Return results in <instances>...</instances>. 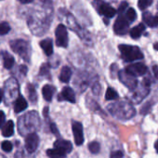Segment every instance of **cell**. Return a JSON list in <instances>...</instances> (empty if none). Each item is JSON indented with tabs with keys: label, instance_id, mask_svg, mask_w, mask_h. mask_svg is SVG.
<instances>
[{
	"label": "cell",
	"instance_id": "4",
	"mask_svg": "<svg viewBox=\"0 0 158 158\" xmlns=\"http://www.w3.org/2000/svg\"><path fill=\"white\" fill-rule=\"evenodd\" d=\"M128 27H129V24L127 23V20H126L125 17L121 16L116 19L114 25V31L116 35H124L127 33Z\"/></svg>",
	"mask_w": 158,
	"mask_h": 158
},
{
	"label": "cell",
	"instance_id": "27",
	"mask_svg": "<svg viewBox=\"0 0 158 158\" xmlns=\"http://www.w3.org/2000/svg\"><path fill=\"white\" fill-rule=\"evenodd\" d=\"M1 147H2V150H3L4 152H10V151L12 150V144H11V142L9 141V140L3 141L2 144H1Z\"/></svg>",
	"mask_w": 158,
	"mask_h": 158
},
{
	"label": "cell",
	"instance_id": "25",
	"mask_svg": "<svg viewBox=\"0 0 158 158\" xmlns=\"http://www.w3.org/2000/svg\"><path fill=\"white\" fill-rule=\"evenodd\" d=\"M127 19L129 22H134L137 19V13H136L134 9L130 8V9L127 10Z\"/></svg>",
	"mask_w": 158,
	"mask_h": 158
},
{
	"label": "cell",
	"instance_id": "29",
	"mask_svg": "<svg viewBox=\"0 0 158 158\" xmlns=\"http://www.w3.org/2000/svg\"><path fill=\"white\" fill-rule=\"evenodd\" d=\"M5 118H6L5 114L2 111H0V127H3V125L5 123Z\"/></svg>",
	"mask_w": 158,
	"mask_h": 158
},
{
	"label": "cell",
	"instance_id": "8",
	"mask_svg": "<svg viewBox=\"0 0 158 158\" xmlns=\"http://www.w3.org/2000/svg\"><path fill=\"white\" fill-rule=\"evenodd\" d=\"M119 79L124 83V85H126L130 89H134L137 86V80L135 76L126 72V70L119 73Z\"/></svg>",
	"mask_w": 158,
	"mask_h": 158
},
{
	"label": "cell",
	"instance_id": "35",
	"mask_svg": "<svg viewBox=\"0 0 158 158\" xmlns=\"http://www.w3.org/2000/svg\"><path fill=\"white\" fill-rule=\"evenodd\" d=\"M21 71H22L23 73H27V68H26V66L22 65V66H21Z\"/></svg>",
	"mask_w": 158,
	"mask_h": 158
},
{
	"label": "cell",
	"instance_id": "1",
	"mask_svg": "<svg viewBox=\"0 0 158 158\" xmlns=\"http://www.w3.org/2000/svg\"><path fill=\"white\" fill-rule=\"evenodd\" d=\"M118 48L121 52L122 58L126 61H134L143 58V54L138 47L130 45H120Z\"/></svg>",
	"mask_w": 158,
	"mask_h": 158
},
{
	"label": "cell",
	"instance_id": "36",
	"mask_svg": "<svg viewBox=\"0 0 158 158\" xmlns=\"http://www.w3.org/2000/svg\"><path fill=\"white\" fill-rule=\"evenodd\" d=\"M48 107H46L45 109H44V115L47 117L48 116Z\"/></svg>",
	"mask_w": 158,
	"mask_h": 158
},
{
	"label": "cell",
	"instance_id": "12",
	"mask_svg": "<svg viewBox=\"0 0 158 158\" xmlns=\"http://www.w3.org/2000/svg\"><path fill=\"white\" fill-rule=\"evenodd\" d=\"M40 47L42 48V49L44 50L45 54L47 56H50L53 53V44H52V40L50 38H47L44 39L40 42Z\"/></svg>",
	"mask_w": 158,
	"mask_h": 158
},
{
	"label": "cell",
	"instance_id": "18",
	"mask_svg": "<svg viewBox=\"0 0 158 158\" xmlns=\"http://www.w3.org/2000/svg\"><path fill=\"white\" fill-rule=\"evenodd\" d=\"M144 31H145V26L142 23H139L130 30V36L134 39H137L140 37V35H142Z\"/></svg>",
	"mask_w": 158,
	"mask_h": 158
},
{
	"label": "cell",
	"instance_id": "37",
	"mask_svg": "<svg viewBox=\"0 0 158 158\" xmlns=\"http://www.w3.org/2000/svg\"><path fill=\"white\" fill-rule=\"evenodd\" d=\"M2 98H3V91L0 89V102H1V101H2Z\"/></svg>",
	"mask_w": 158,
	"mask_h": 158
},
{
	"label": "cell",
	"instance_id": "39",
	"mask_svg": "<svg viewBox=\"0 0 158 158\" xmlns=\"http://www.w3.org/2000/svg\"><path fill=\"white\" fill-rule=\"evenodd\" d=\"M155 150L157 151V152H158V140L156 141V143H155Z\"/></svg>",
	"mask_w": 158,
	"mask_h": 158
},
{
	"label": "cell",
	"instance_id": "13",
	"mask_svg": "<svg viewBox=\"0 0 158 158\" xmlns=\"http://www.w3.org/2000/svg\"><path fill=\"white\" fill-rule=\"evenodd\" d=\"M143 20L151 27H155L158 25V14H156L155 16H152L150 14V12H144Z\"/></svg>",
	"mask_w": 158,
	"mask_h": 158
},
{
	"label": "cell",
	"instance_id": "28",
	"mask_svg": "<svg viewBox=\"0 0 158 158\" xmlns=\"http://www.w3.org/2000/svg\"><path fill=\"white\" fill-rule=\"evenodd\" d=\"M123 157V152L121 151H115L111 153L110 158H122Z\"/></svg>",
	"mask_w": 158,
	"mask_h": 158
},
{
	"label": "cell",
	"instance_id": "3",
	"mask_svg": "<svg viewBox=\"0 0 158 158\" xmlns=\"http://www.w3.org/2000/svg\"><path fill=\"white\" fill-rule=\"evenodd\" d=\"M56 45L58 47L66 48L68 46V34L67 29L63 24H59L55 31Z\"/></svg>",
	"mask_w": 158,
	"mask_h": 158
},
{
	"label": "cell",
	"instance_id": "32",
	"mask_svg": "<svg viewBox=\"0 0 158 158\" xmlns=\"http://www.w3.org/2000/svg\"><path fill=\"white\" fill-rule=\"evenodd\" d=\"M152 71H153V74H154V76L158 79V65H155V66H153V68H152Z\"/></svg>",
	"mask_w": 158,
	"mask_h": 158
},
{
	"label": "cell",
	"instance_id": "26",
	"mask_svg": "<svg viewBox=\"0 0 158 158\" xmlns=\"http://www.w3.org/2000/svg\"><path fill=\"white\" fill-rule=\"evenodd\" d=\"M100 148H101L100 144L97 141H93V142L89 143V149L92 153H98L100 152Z\"/></svg>",
	"mask_w": 158,
	"mask_h": 158
},
{
	"label": "cell",
	"instance_id": "14",
	"mask_svg": "<svg viewBox=\"0 0 158 158\" xmlns=\"http://www.w3.org/2000/svg\"><path fill=\"white\" fill-rule=\"evenodd\" d=\"M27 102L25 101V99L23 96H19V98L17 99V101L15 102L14 104V112L15 113H21L23 111H24L27 108Z\"/></svg>",
	"mask_w": 158,
	"mask_h": 158
},
{
	"label": "cell",
	"instance_id": "7",
	"mask_svg": "<svg viewBox=\"0 0 158 158\" xmlns=\"http://www.w3.org/2000/svg\"><path fill=\"white\" fill-rule=\"evenodd\" d=\"M39 143V138L35 133H31L29 134L26 139H25V148L28 152L32 153L35 152L38 147Z\"/></svg>",
	"mask_w": 158,
	"mask_h": 158
},
{
	"label": "cell",
	"instance_id": "6",
	"mask_svg": "<svg viewBox=\"0 0 158 158\" xmlns=\"http://www.w3.org/2000/svg\"><path fill=\"white\" fill-rule=\"evenodd\" d=\"M126 72H127L128 73H130L133 76H140V75H143L146 73L147 66L140 62L134 63V64L128 65L126 68Z\"/></svg>",
	"mask_w": 158,
	"mask_h": 158
},
{
	"label": "cell",
	"instance_id": "23",
	"mask_svg": "<svg viewBox=\"0 0 158 158\" xmlns=\"http://www.w3.org/2000/svg\"><path fill=\"white\" fill-rule=\"evenodd\" d=\"M10 31V26L8 23L6 22L0 23V35H7Z\"/></svg>",
	"mask_w": 158,
	"mask_h": 158
},
{
	"label": "cell",
	"instance_id": "33",
	"mask_svg": "<svg viewBox=\"0 0 158 158\" xmlns=\"http://www.w3.org/2000/svg\"><path fill=\"white\" fill-rule=\"evenodd\" d=\"M50 127H51V131H52L54 134H58V129H57L55 124H51V125H50Z\"/></svg>",
	"mask_w": 158,
	"mask_h": 158
},
{
	"label": "cell",
	"instance_id": "11",
	"mask_svg": "<svg viewBox=\"0 0 158 158\" xmlns=\"http://www.w3.org/2000/svg\"><path fill=\"white\" fill-rule=\"evenodd\" d=\"M99 10H100V13L105 16L106 18H113L116 14V10L108 4H102L100 7Z\"/></svg>",
	"mask_w": 158,
	"mask_h": 158
},
{
	"label": "cell",
	"instance_id": "38",
	"mask_svg": "<svg viewBox=\"0 0 158 158\" xmlns=\"http://www.w3.org/2000/svg\"><path fill=\"white\" fill-rule=\"evenodd\" d=\"M153 47H154V49L158 51V43H156V44H154V46H153Z\"/></svg>",
	"mask_w": 158,
	"mask_h": 158
},
{
	"label": "cell",
	"instance_id": "9",
	"mask_svg": "<svg viewBox=\"0 0 158 158\" xmlns=\"http://www.w3.org/2000/svg\"><path fill=\"white\" fill-rule=\"evenodd\" d=\"M59 101H67L69 102L74 103L75 102V94H74V91L71 88H69V87L63 88L61 93L59 96Z\"/></svg>",
	"mask_w": 158,
	"mask_h": 158
},
{
	"label": "cell",
	"instance_id": "20",
	"mask_svg": "<svg viewBox=\"0 0 158 158\" xmlns=\"http://www.w3.org/2000/svg\"><path fill=\"white\" fill-rule=\"evenodd\" d=\"M14 65V58L8 52H4V67L6 69H10Z\"/></svg>",
	"mask_w": 158,
	"mask_h": 158
},
{
	"label": "cell",
	"instance_id": "19",
	"mask_svg": "<svg viewBox=\"0 0 158 158\" xmlns=\"http://www.w3.org/2000/svg\"><path fill=\"white\" fill-rule=\"evenodd\" d=\"M47 155L49 158H65L66 157V153L59 149H48L47 151Z\"/></svg>",
	"mask_w": 158,
	"mask_h": 158
},
{
	"label": "cell",
	"instance_id": "10",
	"mask_svg": "<svg viewBox=\"0 0 158 158\" xmlns=\"http://www.w3.org/2000/svg\"><path fill=\"white\" fill-rule=\"evenodd\" d=\"M54 147L56 149H59L62 152H64L65 153L71 152L73 150V145L70 141L68 140H64V139H58L55 141L54 143Z\"/></svg>",
	"mask_w": 158,
	"mask_h": 158
},
{
	"label": "cell",
	"instance_id": "17",
	"mask_svg": "<svg viewBox=\"0 0 158 158\" xmlns=\"http://www.w3.org/2000/svg\"><path fill=\"white\" fill-rule=\"evenodd\" d=\"M14 133V124L11 120L8 121L2 127V135L4 137H11Z\"/></svg>",
	"mask_w": 158,
	"mask_h": 158
},
{
	"label": "cell",
	"instance_id": "5",
	"mask_svg": "<svg viewBox=\"0 0 158 158\" xmlns=\"http://www.w3.org/2000/svg\"><path fill=\"white\" fill-rule=\"evenodd\" d=\"M73 139L76 145H81L84 142V132H83V126L79 122L73 123Z\"/></svg>",
	"mask_w": 158,
	"mask_h": 158
},
{
	"label": "cell",
	"instance_id": "16",
	"mask_svg": "<svg viewBox=\"0 0 158 158\" xmlns=\"http://www.w3.org/2000/svg\"><path fill=\"white\" fill-rule=\"evenodd\" d=\"M72 76V70L68 66H64L60 73V80L63 83H68Z\"/></svg>",
	"mask_w": 158,
	"mask_h": 158
},
{
	"label": "cell",
	"instance_id": "24",
	"mask_svg": "<svg viewBox=\"0 0 158 158\" xmlns=\"http://www.w3.org/2000/svg\"><path fill=\"white\" fill-rule=\"evenodd\" d=\"M152 0H139L138 6H139V10H144L148 7H150L152 5Z\"/></svg>",
	"mask_w": 158,
	"mask_h": 158
},
{
	"label": "cell",
	"instance_id": "2",
	"mask_svg": "<svg viewBox=\"0 0 158 158\" xmlns=\"http://www.w3.org/2000/svg\"><path fill=\"white\" fill-rule=\"evenodd\" d=\"M10 47L12 50L19 54L23 59L28 60L30 58V46L29 44L22 39L10 41Z\"/></svg>",
	"mask_w": 158,
	"mask_h": 158
},
{
	"label": "cell",
	"instance_id": "30",
	"mask_svg": "<svg viewBox=\"0 0 158 158\" xmlns=\"http://www.w3.org/2000/svg\"><path fill=\"white\" fill-rule=\"evenodd\" d=\"M48 73V66L47 64H44L41 66V69H40V74H45V73Z\"/></svg>",
	"mask_w": 158,
	"mask_h": 158
},
{
	"label": "cell",
	"instance_id": "34",
	"mask_svg": "<svg viewBox=\"0 0 158 158\" xmlns=\"http://www.w3.org/2000/svg\"><path fill=\"white\" fill-rule=\"evenodd\" d=\"M20 2L23 4H29V3L33 2V0H20Z\"/></svg>",
	"mask_w": 158,
	"mask_h": 158
},
{
	"label": "cell",
	"instance_id": "22",
	"mask_svg": "<svg viewBox=\"0 0 158 158\" xmlns=\"http://www.w3.org/2000/svg\"><path fill=\"white\" fill-rule=\"evenodd\" d=\"M27 90H28V95H29V98H30V101L31 102H35L36 101V92H35V89L33 85L29 84L27 86Z\"/></svg>",
	"mask_w": 158,
	"mask_h": 158
},
{
	"label": "cell",
	"instance_id": "15",
	"mask_svg": "<svg viewBox=\"0 0 158 158\" xmlns=\"http://www.w3.org/2000/svg\"><path fill=\"white\" fill-rule=\"evenodd\" d=\"M54 92H55V88L52 87V86H50V85H46L42 89L43 97H44V99L47 102H50L52 100V97L54 95Z\"/></svg>",
	"mask_w": 158,
	"mask_h": 158
},
{
	"label": "cell",
	"instance_id": "21",
	"mask_svg": "<svg viewBox=\"0 0 158 158\" xmlns=\"http://www.w3.org/2000/svg\"><path fill=\"white\" fill-rule=\"evenodd\" d=\"M118 93L112 88H108L106 90V94H105V99L107 101H113V100H116L118 99Z\"/></svg>",
	"mask_w": 158,
	"mask_h": 158
},
{
	"label": "cell",
	"instance_id": "31",
	"mask_svg": "<svg viewBox=\"0 0 158 158\" xmlns=\"http://www.w3.org/2000/svg\"><path fill=\"white\" fill-rule=\"evenodd\" d=\"M127 2H122L121 3V5L119 6V12H123L127 8Z\"/></svg>",
	"mask_w": 158,
	"mask_h": 158
}]
</instances>
